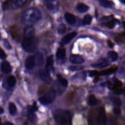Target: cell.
<instances>
[{
	"mask_svg": "<svg viewBox=\"0 0 125 125\" xmlns=\"http://www.w3.org/2000/svg\"><path fill=\"white\" fill-rule=\"evenodd\" d=\"M117 69V67H111L109 69H107L104 70H103L101 71L100 72H99V74L102 75H108V74H110L116 71Z\"/></svg>",
	"mask_w": 125,
	"mask_h": 125,
	"instance_id": "19",
	"label": "cell"
},
{
	"mask_svg": "<svg viewBox=\"0 0 125 125\" xmlns=\"http://www.w3.org/2000/svg\"><path fill=\"white\" fill-rule=\"evenodd\" d=\"M4 125H13L12 123H11V122H7L5 123Z\"/></svg>",
	"mask_w": 125,
	"mask_h": 125,
	"instance_id": "38",
	"label": "cell"
},
{
	"mask_svg": "<svg viewBox=\"0 0 125 125\" xmlns=\"http://www.w3.org/2000/svg\"><path fill=\"white\" fill-rule=\"evenodd\" d=\"M122 85V82H121L119 81H116L115 83L114 84V85H113V86L112 87V89H117V88L120 87Z\"/></svg>",
	"mask_w": 125,
	"mask_h": 125,
	"instance_id": "31",
	"label": "cell"
},
{
	"mask_svg": "<svg viewBox=\"0 0 125 125\" xmlns=\"http://www.w3.org/2000/svg\"><path fill=\"white\" fill-rule=\"evenodd\" d=\"M64 18L67 22L70 24H73L76 22V20L75 16L70 13H66L64 15Z\"/></svg>",
	"mask_w": 125,
	"mask_h": 125,
	"instance_id": "14",
	"label": "cell"
},
{
	"mask_svg": "<svg viewBox=\"0 0 125 125\" xmlns=\"http://www.w3.org/2000/svg\"><path fill=\"white\" fill-rule=\"evenodd\" d=\"M115 24V22L114 21H111L110 22H108L106 23V26H107L108 27H113Z\"/></svg>",
	"mask_w": 125,
	"mask_h": 125,
	"instance_id": "35",
	"label": "cell"
},
{
	"mask_svg": "<svg viewBox=\"0 0 125 125\" xmlns=\"http://www.w3.org/2000/svg\"><path fill=\"white\" fill-rule=\"evenodd\" d=\"M0 69L4 73H9L12 70L10 64L6 61H3L1 63Z\"/></svg>",
	"mask_w": 125,
	"mask_h": 125,
	"instance_id": "12",
	"label": "cell"
},
{
	"mask_svg": "<svg viewBox=\"0 0 125 125\" xmlns=\"http://www.w3.org/2000/svg\"><path fill=\"white\" fill-rule=\"evenodd\" d=\"M3 44L4 47L7 48V49H11V46L9 43V42L8 41L7 39H4L3 40Z\"/></svg>",
	"mask_w": 125,
	"mask_h": 125,
	"instance_id": "30",
	"label": "cell"
},
{
	"mask_svg": "<svg viewBox=\"0 0 125 125\" xmlns=\"http://www.w3.org/2000/svg\"><path fill=\"white\" fill-rule=\"evenodd\" d=\"M97 102H98L97 100L94 95H91L90 96L88 101V103L90 105H91V106L95 105L97 104Z\"/></svg>",
	"mask_w": 125,
	"mask_h": 125,
	"instance_id": "22",
	"label": "cell"
},
{
	"mask_svg": "<svg viewBox=\"0 0 125 125\" xmlns=\"http://www.w3.org/2000/svg\"><path fill=\"white\" fill-rule=\"evenodd\" d=\"M108 45H109V47H113V43L110 41H108Z\"/></svg>",
	"mask_w": 125,
	"mask_h": 125,
	"instance_id": "37",
	"label": "cell"
},
{
	"mask_svg": "<svg viewBox=\"0 0 125 125\" xmlns=\"http://www.w3.org/2000/svg\"><path fill=\"white\" fill-rule=\"evenodd\" d=\"M3 112V109L1 108H0V113H2Z\"/></svg>",
	"mask_w": 125,
	"mask_h": 125,
	"instance_id": "39",
	"label": "cell"
},
{
	"mask_svg": "<svg viewBox=\"0 0 125 125\" xmlns=\"http://www.w3.org/2000/svg\"><path fill=\"white\" fill-rule=\"evenodd\" d=\"M55 121L61 125H70L71 116L69 111L59 109L54 114Z\"/></svg>",
	"mask_w": 125,
	"mask_h": 125,
	"instance_id": "3",
	"label": "cell"
},
{
	"mask_svg": "<svg viewBox=\"0 0 125 125\" xmlns=\"http://www.w3.org/2000/svg\"><path fill=\"white\" fill-rule=\"evenodd\" d=\"M41 17L42 14L39 9L36 8H29L23 12L21 17V22L25 25L31 26L37 22Z\"/></svg>",
	"mask_w": 125,
	"mask_h": 125,
	"instance_id": "1",
	"label": "cell"
},
{
	"mask_svg": "<svg viewBox=\"0 0 125 125\" xmlns=\"http://www.w3.org/2000/svg\"><path fill=\"white\" fill-rule=\"evenodd\" d=\"M35 59V62L37 65H41L43 62V58L42 55L41 53H37L34 56Z\"/></svg>",
	"mask_w": 125,
	"mask_h": 125,
	"instance_id": "17",
	"label": "cell"
},
{
	"mask_svg": "<svg viewBox=\"0 0 125 125\" xmlns=\"http://www.w3.org/2000/svg\"><path fill=\"white\" fill-rule=\"evenodd\" d=\"M76 8L79 12L84 13L89 9V7L83 3H79L77 5Z\"/></svg>",
	"mask_w": 125,
	"mask_h": 125,
	"instance_id": "18",
	"label": "cell"
},
{
	"mask_svg": "<svg viewBox=\"0 0 125 125\" xmlns=\"http://www.w3.org/2000/svg\"><path fill=\"white\" fill-rule=\"evenodd\" d=\"M109 63L106 59H101L98 62L92 64L91 66L95 68H103L108 66Z\"/></svg>",
	"mask_w": 125,
	"mask_h": 125,
	"instance_id": "13",
	"label": "cell"
},
{
	"mask_svg": "<svg viewBox=\"0 0 125 125\" xmlns=\"http://www.w3.org/2000/svg\"><path fill=\"white\" fill-rule=\"evenodd\" d=\"M124 92V89H120L118 90H116L115 92V93L116 94H121L123 93Z\"/></svg>",
	"mask_w": 125,
	"mask_h": 125,
	"instance_id": "36",
	"label": "cell"
},
{
	"mask_svg": "<svg viewBox=\"0 0 125 125\" xmlns=\"http://www.w3.org/2000/svg\"><path fill=\"white\" fill-rule=\"evenodd\" d=\"M113 112L116 115H119L121 113V109L119 107H116L113 109Z\"/></svg>",
	"mask_w": 125,
	"mask_h": 125,
	"instance_id": "32",
	"label": "cell"
},
{
	"mask_svg": "<svg viewBox=\"0 0 125 125\" xmlns=\"http://www.w3.org/2000/svg\"><path fill=\"white\" fill-rule=\"evenodd\" d=\"M9 111L10 114L14 116L17 113V108L15 104L13 103H10L9 104Z\"/></svg>",
	"mask_w": 125,
	"mask_h": 125,
	"instance_id": "20",
	"label": "cell"
},
{
	"mask_svg": "<svg viewBox=\"0 0 125 125\" xmlns=\"http://www.w3.org/2000/svg\"><path fill=\"white\" fill-rule=\"evenodd\" d=\"M55 98L56 92L54 90H51L40 97L39 99V100L41 103L46 105L52 103L55 100Z\"/></svg>",
	"mask_w": 125,
	"mask_h": 125,
	"instance_id": "4",
	"label": "cell"
},
{
	"mask_svg": "<svg viewBox=\"0 0 125 125\" xmlns=\"http://www.w3.org/2000/svg\"><path fill=\"white\" fill-rule=\"evenodd\" d=\"M39 75L41 79L46 83H49L51 82V77L48 70L46 69H42L40 70Z\"/></svg>",
	"mask_w": 125,
	"mask_h": 125,
	"instance_id": "7",
	"label": "cell"
},
{
	"mask_svg": "<svg viewBox=\"0 0 125 125\" xmlns=\"http://www.w3.org/2000/svg\"><path fill=\"white\" fill-rule=\"evenodd\" d=\"M77 35V32L74 31L68 33L65 35L62 40L61 43L62 44H66L69 43Z\"/></svg>",
	"mask_w": 125,
	"mask_h": 125,
	"instance_id": "11",
	"label": "cell"
},
{
	"mask_svg": "<svg viewBox=\"0 0 125 125\" xmlns=\"http://www.w3.org/2000/svg\"><path fill=\"white\" fill-rule=\"evenodd\" d=\"M39 44L38 40L34 35H23L22 46L23 49L27 52H33L37 48Z\"/></svg>",
	"mask_w": 125,
	"mask_h": 125,
	"instance_id": "2",
	"label": "cell"
},
{
	"mask_svg": "<svg viewBox=\"0 0 125 125\" xmlns=\"http://www.w3.org/2000/svg\"><path fill=\"white\" fill-rule=\"evenodd\" d=\"M27 1V0H12L11 6L14 9H16L23 6Z\"/></svg>",
	"mask_w": 125,
	"mask_h": 125,
	"instance_id": "10",
	"label": "cell"
},
{
	"mask_svg": "<svg viewBox=\"0 0 125 125\" xmlns=\"http://www.w3.org/2000/svg\"><path fill=\"white\" fill-rule=\"evenodd\" d=\"M6 57V54H5L3 50L0 47V58L1 59H5Z\"/></svg>",
	"mask_w": 125,
	"mask_h": 125,
	"instance_id": "33",
	"label": "cell"
},
{
	"mask_svg": "<svg viewBox=\"0 0 125 125\" xmlns=\"http://www.w3.org/2000/svg\"><path fill=\"white\" fill-rule=\"evenodd\" d=\"M99 2L102 6L105 8H111L114 6V2L108 0H99Z\"/></svg>",
	"mask_w": 125,
	"mask_h": 125,
	"instance_id": "15",
	"label": "cell"
},
{
	"mask_svg": "<svg viewBox=\"0 0 125 125\" xmlns=\"http://www.w3.org/2000/svg\"><path fill=\"white\" fill-rule=\"evenodd\" d=\"M57 78L58 80L59 81V82L64 86H66L68 84V82L67 81L66 79H65V78H64L63 77H62V75H61L60 74H57Z\"/></svg>",
	"mask_w": 125,
	"mask_h": 125,
	"instance_id": "23",
	"label": "cell"
},
{
	"mask_svg": "<svg viewBox=\"0 0 125 125\" xmlns=\"http://www.w3.org/2000/svg\"><path fill=\"white\" fill-rule=\"evenodd\" d=\"M48 0H45V1H48Z\"/></svg>",
	"mask_w": 125,
	"mask_h": 125,
	"instance_id": "41",
	"label": "cell"
},
{
	"mask_svg": "<svg viewBox=\"0 0 125 125\" xmlns=\"http://www.w3.org/2000/svg\"><path fill=\"white\" fill-rule=\"evenodd\" d=\"M53 62H54L53 56L52 55H51V56H50L49 57H48V58L47 59V61H46V67L47 68L51 67L53 65Z\"/></svg>",
	"mask_w": 125,
	"mask_h": 125,
	"instance_id": "26",
	"label": "cell"
},
{
	"mask_svg": "<svg viewBox=\"0 0 125 125\" xmlns=\"http://www.w3.org/2000/svg\"><path fill=\"white\" fill-rule=\"evenodd\" d=\"M99 74V72L96 71V70H93V71H91L90 72L89 75L91 76H97Z\"/></svg>",
	"mask_w": 125,
	"mask_h": 125,
	"instance_id": "34",
	"label": "cell"
},
{
	"mask_svg": "<svg viewBox=\"0 0 125 125\" xmlns=\"http://www.w3.org/2000/svg\"><path fill=\"white\" fill-rule=\"evenodd\" d=\"M92 21V17L90 15H86L83 20V25H88L90 24Z\"/></svg>",
	"mask_w": 125,
	"mask_h": 125,
	"instance_id": "24",
	"label": "cell"
},
{
	"mask_svg": "<svg viewBox=\"0 0 125 125\" xmlns=\"http://www.w3.org/2000/svg\"><path fill=\"white\" fill-rule=\"evenodd\" d=\"M65 56V50L63 48H59L56 53V57L58 59L62 60L64 59Z\"/></svg>",
	"mask_w": 125,
	"mask_h": 125,
	"instance_id": "16",
	"label": "cell"
},
{
	"mask_svg": "<svg viewBox=\"0 0 125 125\" xmlns=\"http://www.w3.org/2000/svg\"><path fill=\"white\" fill-rule=\"evenodd\" d=\"M106 121V115L105 110L104 108H100L97 115V122L99 125L104 124Z\"/></svg>",
	"mask_w": 125,
	"mask_h": 125,
	"instance_id": "6",
	"label": "cell"
},
{
	"mask_svg": "<svg viewBox=\"0 0 125 125\" xmlns=\"http://www.w3.org/2000/svg\"></svg>",
	"mask_w": 125,
	"mask_h": 125,
	"instance_id": "42",
	"label": "cell"
},
{
	"mask_svg": "<svg viewBox=\"0 0 125 125\" xmlns=\"http://www.w3.org/2000/svg\"><path fill=\"white\" fill-rule=\"evenodd\" d=\"M108 57L111 59L112 62L116 61L118 59V54L115 51H111L108 53Z\"/></svg>",
	"mask_w": 125,
	"mask_h": 125,
	"instance_id": "25",
	"label": "cell"
},
{
	"mask_svg": "<svg viewBox=\"0 0 125 125\" xmlns=\"http://www.w3.org/2000/svg\"><path fill=\"white\" fill-rule=\"evenodd\" d=\"M123 4H124L125 3V0H120Z\"/></svg>",
	"mask_w": 125,
	"mask_h": 125,
	"instance_id": "40",
	"label": "cell"
},
{
	"mask_svg": "<svg viewBox=\"0 0 125 125\" xmlns=\"http://www.w3.org/2000/svg\"><path fill=\"white\" fill-rule=\"evenodd\" d=\"M47 9L51 12H56L58 10L59 3L57 0H50L45 1Z\"/></svg>",
	"mask_w": 125,
	"mask_h": 125,
	"instance_id": "5",
	"label": "cell"
},
{
	"mask_svg": "<svg viewBox=\"0 0 125 125\" xmlns=\"http://www.w3.org/2000/svg\"><path fill=\"white\" fill-rule=\"evenodd\" d=\"M111 101L113 104L116 107L120 106L121 104V102L119 98L117 97H112L111 98Z\"/></svg>",
	"mask_w": 125,
	"mask_h": 125,
	"instance_id": "27",
	"label": "cell"
},
{
	"mask_svg": "<svg viewBox=\"0 0 125 125\" xmlns=\"http://www.w3.org/2000/svg\"><path fill=\"white\" fill-rule=\"evenodd\" d=\"M36 62H35V59L34 56H30L28 57L25 62V67L28 69L31 70L35 66Z\"/></svg>",
	"mask_w": 125,
	"mask_h": 125,
	"instance_id": "8",
	"label": "cell"
},
{
	"mask_svg": "<svg viewBox=\"0 0 125 125\" xmlns=\"http://www.w3.org/2000/svg\"><path fill=\"white\" fill-rule=\"evenodd\" d=\"M16 83V80L14 76H10L7 79V83L9 87H13L15 85Z\"/></svg>",
	"mask_w": 125,
	"mask_h": 125,
	"instance_id": "21",
	"label": "cell"
},
{
	"mask_svg": "<svg viewBox=\"0 0 125 125\" xmlns=\"http://www.w3.org/2000/svg\"><path fill=\"white\" fill-rule=\"evenodd\" d=\"M83 68V66L80 65H72L69 67V69L71 71H78L82 70Z\"/></svg>",
	"mask_w": 125,
	"mask_h": 125,
	"instance_id": "29",
	"label": "cell"
},
{
	"mask_svg": "<svg viewBox=\"0 0 125 125\" xmlns=\"http://www.w3.org/2000/svg\"><path fill=\"white\" fill-rule=\"evenodd\" d=\"M65 28H65V25L64 24L62 23V24H60L59 25L58 28V33L60 34H62L65 32Z\"/></svg>",
	"mask_w": 125,
	"mask_h": 125,
	"instance_id": "28",
	"label": "cell"
},
{
	"mask_svg": "<svg viewBox=\"0 0 125 125\" xmlns=\"http://www.w3.org/2000/svg\"><path fill=\"white\" fill-rule=\"evenodd\" d=\"M70 61L74 64H82L84 62V60L83 57L79 55L73 54L69 57Z\"/></svg>",
	"mask_w": 125,
	"mask_h": 125,
	"instance_id": "9",
	"label": "cell"
}]
</instances>
